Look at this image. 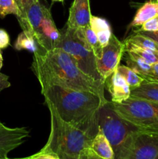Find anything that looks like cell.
Segmentation results:
<instances>
[{
	"label": "cell",
	"mask_w": 158,
	"mask_h": 159,
	"mask_svg": "<svg viewBox=\"0 0 158 159\" xmlns=\"http://www.w3.org/2000/svg\"><path fill=\"white\" fill-rule=\"evenodd\" d=\"M41 94L45 100L52 103L64 121L85 132L92 138L97 134L98 113L100 107L106 102L99 95L56 85L41 87Z\"/></svg>",
	"instance_id": "obj_1"
},
{
	"label": "cell",
	"mask_w": 158,
	"mask_h": 159,
	"mask_svg": "<svg viewBox=\"0 0 158 159\" xmlns=\"http://www.w3.org/2000/svg\"><path fill=\"white\" fill-rule=\"evenodd\" d=\"M31 68L41 87L56 85L91 92L99 95L104 102L108 101L105 98V86L84 74L71 55L61 48H54L44 54H34Z\"/></svg>",
	"instance_id": "obj_2"
},
{
	"label": "cell",
	"mask_w": 158,
	"mask_h": 159,
	"mask_svg": "<svg viewBox=\"0 0 158 159\" xmlns=\"http://www.w3.org/2000/svg\"><path fill=\"white\" fill-rule=\"evenodd\" d=\"M50 113V133L42 149L53 152L61 159H78L81 152L90 148L92 138L64 121L50 102L45 100Z\"/></svg>",
	"instance_id": "obj_3"
},
{
	"label": "cell",
	"mask_w": 158,
	"mask_h": 159,
	"mask_svg": "<svg viewBox=\"0 0 158 159\" xmlns=\"http://www.w3.org/2000/svg\"><path fill=\"white\" fill-rule=\"evenodd\" d=\"M113 106L121 117L139 130L158 135V102L130 96Z\"/></svg>",
	"instance_id": "obj_4"
},
{
	"label": "cell",
	"mask_w": 158,
	"mask_h": 159,
	"mask_svg": "<svg viewBox=\"0 0 158 159\" xmlns=\"http://www.w3.org/2000/svg\"><path fill=\"white\" fill-rule=\"evenodd\" d=\"M57 48H61L70 54L84 74L99 85L105 86V81L98 71L97 57L89 47L78 37L76 30L67 27L64 32L61 33V38Z\"/></svg>",
	"instance_id": "obj_5"
},
{
	"label": "cell",
	"mask_w": 158,
	"mask_h": 159,
	"mask_svg": "<svg viewBox=\"0 0 158 159\" xmlns=\"http://www.w3.org/2000/svg\"><path fill=\"white\" fill-rule=\"evenodd\" d=\"M98 126L111 144L116 153L129 135L138 129L121 117L115 110L112 102L107 101L98 113Z\"/></svg>",
	"instance_id": "obj_6"
},
{
	"label": "cell",
	"mask_w": 158,
	"mask_h": 159,
	"mask_svg": "<svg viewBox=\"0 0 158 159\" xmlns=\"http://www.w3.org/2000/svg\"><path fill=\"white\" fill-rule=\"evenodd\" d=\"M114 159H158V135L134 132L115 153Z\"/></svg>",
	"instance_id": "obj_7"
},
{
	"label": "cell",
	"mask_w": 158,
	"mask_h": 159,
	"mask_svg": "<svg viewBox=\"0 0 158 159\" xmlns=\"http://www.w3.org/2000/svg\"><path fill=\"white\" fill-rule=\"evenodd\" d=\"M125 52V43L112 35L108 44L103 48L101 58L96 59L98 71L105 81L117 69Z\"/></svg>",
	"instance_id": "obj_8"
},
{
	"label": "cell",
	"mask_w": 158,
	"mask_h": 159,
	"mask_svg": "<svg viewBox=\"0 0 158 159\" xmlns=\"http://www.w3.org/2000/svg\"><path fill=\"white\" fill-rule=\"evenodd\" d=\"M29 137V131L25 127L0 126V159L7 158L8 154L21 145Z\"/></svg>",
	"instance_id": "obj_9"
},
{
	"label": "cell",
	"mask_w": 158,
	"mask_h": 159,
	"mask_svg": "<svg viewBox=\"0 0 158 159\" xmlns=\"http://www.w3.org/2000/svg\"><path fill=\"white\" fill-rule=\"evenodd\" d=\"M91 16L89 0H74L69 9L67 27L77 30L88 26Z\"/></svg>",
	"instance_id": "obj_10"
},
{
	"label": "cell",
	"mask_w": 158,
	"mask_h": 159,
	"mask_svg": "<svg viewBox=\"0 0 158 159\" xmlns=\"http://www.w3.org/2000/svg\"><path fill=\"white\" fill-rule=\"evenodd\" d=\"M105 86L112 96V102L120 103L129 99L131 95V89L125 79L119 74L117 70L105 80Z\"/></svg>",
	"instance_id": "obj_11"
},
{
	"label": "cell",
	"mask_w": 158,
	"mask_h": 159,
	"mask_svg": "<svg viewBox=\"0 0 158 159\" xmlns=\"http://www.w3.org/2000/svg\"><path fill=\"white\" fill-rule=\"evenodd\" d=\"M90 149L102 159H114L115 153L108 140L99 128L97 134L92 139Z\"/></svg>",
	"instance_id": "obj_12"
},
{
	"label": "cell",
	"mask_w": 158,
	"mask_h": 159,
	"mask_svg": "<svg viewBox=\"0 0 158 159\" xmlns=\"http://www.w3.org/2000/svg\"><path fill=\"white\" fill-rule=\"evenodd\" d=\"M125 62L127 66L139 75L145 81H148L152 73V65L147 63L134 52L127 51Z\"/></svg>",
	"instance_id": "obj_13"
},
{
	"label": "cell",
	"mask_w": 158,
	"mask_h": 159,
	"mask_svg": "<svg viewBox=\"0 0 158 159\" xmlns=\"http://www.w3.org/2000/svg\"><path fill=\"white\" fill-rule=\"evenodd\" d=\"M89 26L97 36L101 45L103 48L106 46L109 42L111 36L112 35L111 26L108 21L103 18L91 15Z\"/></svg>",
	"instance_id": "obj_14"
},
{
	"label": "cell",
	"mask_w": 158,
	"mask_h": 159,
	"mask_svg": "<svg viewBox=\"0 0 158 159\" xmlns=\"http://www.w3.org/2000/svg\"><path fill=\"white\" fill-rule=\"evenodd\" d=\"M14 48L17 51L26 50L30 52L37 54H44L46 52L38 43L35 37L31 33L28 31L23 30V32L19 34L15 40Z\"/></svg>",
	"instance_id": "obj_15"
},
{
	"label": "cell",
	"mask_w": 158,
	"mask_h": 159,
	"mask_svg": "<svg viewBox=\"0 0 158 159\" xmlns=\"http://www.w3.org/2000/svg\"><path fill=\"white\" fill-rule=\"evenodd\" d=\"M78 37L88 45L90 49L93 51L94 54L97 58H101L102 55L103 47L99 43L94 31L91 30L90 26H85V27L79 28L76 30Z\"/></svg>",
	"instance_id": "obj_16"
},
{
	"label": "cell",
	"mask_w": 158,
	"mask_h": 159,
	"mask_svg": "<svg viewBox=\"0 0 158 159\" xmlns=\"http://www.w3.org/2000/svg\"><path fill=\"white\" fill-rule=\"evenodd\" d=\"M157 2H147L144 3L136 12L133 21L129 25V28L135 27V26H142L145 22L148 21L150 19L153 18L156 15V9H157Z\"/></svg>",
	"instance_id": "obj_17"
},
{
	"label": "cell",
	"mask_w": 158,
	"mask_h": 159,
	"mask_svg": "<svg viewBox=\"0 0 158 159\" xmlns=\"http://www.w3.org/2000/svg\"><path fill=\"white\" fill-rule=\"evenodd\" d=\"M130 96L158 102V83L144 81L138 88L132 90Z\"/></svg>",
	"instance_id": "obj_18"
},
{
	"label": "cell",
	"mask_w": 158,
	"mask_h": 159,
	"mask_svg": "<svg viewBox=\"0 0 158 159\" xmlns=\"http://www.w3.org/2000/svg\"><path fill=\"white\" fill-rule=\"evenodd\" d=\"M125 43V51H129L132 52H134L135 54L139 55L145 61H147V63L151 65L158 62V51L139 48V47L135 46V45L129 43Z\"/></svg>",
	"instance_id": "obj_19"
},
{
	"label": "cell",
	"mask_w": 158,
	"mask_h": 159,
	"mask_svg": "<svg viewBox=\"0 0 158 159\" xmlns=\"http://www.w3.org/2000/svg\"><path fill=\"white\" fill-rule=\"evenodd\" d=\"M116 70L125 79V81H126L127 83L129 85L130 89H131V91L138 88L145 81L142 77H140L139 75L136 74L133 70L129 68L128 66L119 65Z\"/></svg>",
	"instance_id": "obj_20"
},
{
	"label": "cell",
	"mask_w": 158,
	"mask_h": 159,
	"mask_svg": "<svg viewBox=\"0 0 158 159\" xmlns=\"http://www.w3.org/2000/svg\"><path fill=\"white\" fill-rule=\"evenodd\" d=\"M125 43H131V44L139 47V48L158 51V43L156 42H155L150 37L137 34V33H135V34L128 37L125 40Z\"/></svg>",
	"instance_id": "obj_21"
},
{
	"label": "cell",
	"mask_w": 158,
	"mask_h": 159,
	"mask_svg": "<svg viewBox=\"0 0 158 159\" xmlns=\"http://www.w3.org/2000/svg\"><path fill=\"white\" fill-rule=\"evenodd\" d=\"M9 14L16 16L17 18L21 16V12L15 0H0V17L4 18Z\"/></svg>",
	"instance_id": "obj_22"
},
{
	"label": "cell",
	"mask_w": 158,
	"mask_h": 159,
	"mask_svg": "<svg viewBox=\"0 0 158 159\" xmlns=\"http://www.w3.org/2000/svg\"><path fill=\"white\" fill-rule=\"evenodd\" d=\"M138 30L148 31V32L158 31V16H156L153 18L149 20L148 21L145 22L141 26L140 29H139Z\"/></svg>",
	"instance_id": "obj_23"
},
{
	"label": "cell",
	"mask_w": 158,
	"mask_h": 159,
	"mask_svg": "<svg viewBox=\"0 0 158 159\" xmlns=\"http://www.w3.org/2000/svg\"><path fill=\"white\" fill-rule=\"evenodd\" d=\"M28 159H61L59 158L56 154L53 153V152H47L43 149H41L39 152L37 154L31 155V156L28 157Z\"/></svg>",
	"instance_id": "obj_24"
},
{
	"label": "cell",
	"mask_w": 158,
	"mask_h": 159,
	"mask_svg": "<svg viewBox=\"0 0 158 159\" xmlns=\"http://www.w3.org/2000/svg\"><path fill=\"white\" fill-rule=\"evenodd\" d=\"M36 1L37 0H15V3L17 4L20 12H21V16L17 19L22 18V17L24 16L27 9L29 8V6Z\"/></svg>",
	"instance_id": "obj_25"
},
{
	"label": "cell",
	"mask_w": 158,
	"mask_h": 159,
	"mask_svg": "<svg viewBox=\"0 0 158 159\" xmlns=\"http://www.w3.org/2000/svg\"><path fill=\"white\" fill-rule=\"evenodd\" d=\"M10 44L9 36L6 30L0 29V49H5Z\"/></svg>",
	"instance_id": "obj_26"
},
{
	"label": "cell",
	"mask_w": 158,
	"mask_h": 159,
	"mask_svg": "<svg viewBox=\"0 0 158 159\" xmlns=\"http://www.w3.org/2000/svg\"><path fill=\"white\" fill-rule=\"evenodd\" d=\"M78 159H102L99 157H98L90 149V148H85L81 152L80 155H79Z\"/></svg>",
	"instance_id": "obj_27"
},
{
	"label": "cell",
	"mask_w": 158,
	"mask_h": 159,
	"mask_svg": "<svg viewBox=\"0 0 158 159\" xmlns=\"http://www.w3.org/2000/svg\"><path fill=\"white\" fill-rule=\"evenodd\" d=\"M11 86V83L9 81V76L0 72V93L5 89Z\"/></svg>",
	"instance_id": "obj_28"
},
{
	"label": "cell",
	"mask_w": 158,
	"mask_h": 159,
	"mask_svg": "<svg viewBox=\"0 0 158 159\" xmlns=\"http://www.w3.org/2000/svg\"><path fill=\"white\" fill-rule=\"evenodd\" d=\"M147 82H156L158 83V62L152 65V73L151 75L149 78Z\"/></svg>",
	"instance_id": "obj_29"
},
{
	"label": "cell",
	"mask_w": 158,
	"mask_h": 159,
	"mask_svg": "<svg viewBox=\"0 0 158 159\" xmlns=\"http://www.w3.org/2000/svg\"><path fill=\"white\" fill-rule=\"evenodd\" d=\"M134 33H137V34H142V35L151 38L152 40H154L155 42L158 43V31H155V32H148V31H141V30H135Z\"/></svg>",
	"instance_id": "obj_30"
},
{
	"label": "cell",
	"mask_w": 158,
	"mask_h": 159,
	"mask_svg": "<svg viewBox=\"0 0 158 159\" xmlns=\"http://www.w3.org/2000/svg\"><path fill=\"white\" fill-rule=\"evenodd\" d=\"M3 65V58H2V53H1V50H0V69L2 68Z\"/></svg>",
	"instance_id": "obj_31"
},
{
	"label": "cell",
	"mask_w": 158,
	"mask_h": 159,
	"mask_svg": "<svg viewBox=\"0 0 158 159\" xmlns=\"http://www.w3.org/2000/svg\"><path fill=\"white\" fill-rule=\"evenodd\" d=\"M6 159H28V157H26V158H6Z\"/></svg>",
	"instance_id": "obj_32"
},
{
	"label": "cell",
	"mask_w": 158,
	"mask_h": 159,
	"mask_svg": "<svg viewBox=\"0 0 158 159\" xmlns=\"http://www.w3.org/2000/svg\"><path fill=\"white\" fill-rule=\"evenodd\" d=\"M53 2H63L64 1V0H52Z\"/></svg>",
	"instance_id": "obj_33"
},
{
	"label": "cell",
	"mask_w": 158,
	"mask_h": 159,
	"mask_svg": "<svg viewBox=\"0 0 158 159\" xmlns=\"http://www.w3.org/2000/svg\"><path fill=\"white\" fill-rule=\"evenodd\" d=\"M156 15L158 16V5H157V9H156Z\"/></svg>",
	"instance_id": "obj_34"
},
{
	"label": "cell",
	"mask_w": 158,
	"mask_h": 159,
	"mask_svg": "<svg viewBox=\"0 0 158 159\" xmlns=\"http://www.w3.org/2000/svg\"><path fill=\"white\" fill-rule=\"evenodd\" d=\"M2 124H2V122H1V121H0V126H1V125H2Z\"/></svg>",
	"instance_id": "obj_35"
},
{
	"label": "cell",
	"mask_w": 158,
	"mask_h": 159,
	"mask_svg": "<svg viewBox=\"0 0 158 159\" xmlns=\"http://www.w3.org/2000/svg\"><path fill=\"white\" fill-rule=\"evenodd\" d=\"M155 2H157L158 3V0H155Z\"/></svg>",
	"instance_id": "obj_36"
},
{
	"label": "cell",
	"mask_w": 158,
	"mask_h": 159,
	"mask_svg": "<svg viewBox=\"0 0 158 159\" xmlns=\"http://www.w3.org/2000/svg\"><path fill=\"white\" fill-rule=\"evenodd\" d=\"M151 2H155V0H150Z\"/></svg>",
	"instance_id": "obj_37"
},
{
	"label": "cell",
	"mask_w": 158,
	"mask_h": 159,
	"mask_svg": "<svg viewBox=\"0 0 158 159\" xmlns=\"http://www.w3.org/2000/svg\"><path fill=\"white\" fill-rule=\"evenodd\" d=\"M0 50H1V49H0Z\"/></svg>",
	"instance_id": "obj_38"
}]
</instances>
